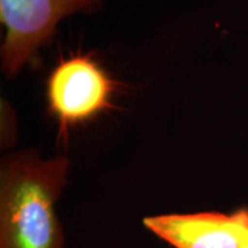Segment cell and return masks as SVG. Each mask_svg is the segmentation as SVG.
I'll return each instance as SVG.
<instances>
[{
    "label": "cell",
    "instance_id": "cell-1",
    "mask_svg": "<svg viewBox=\"0 0 248 248\" xmlns=\"http://www.w3.org/2000/svg\"><path fill=\"white\" fill-rule=\"evenodd\" d=\"M69 160L35 151L7 155L0 169V248H63L55 203L66 185Z\"/></svg>",
    "mask_w": 248,
    "mask_h": 248
},
{
    "label": "cell",
    "instance_id": "cell-2",
    "mask_svg": "<svg viewBox=\"0 0 248 248\" xmlns=\"http://www.w3.org/2000/svg\"><path fill=\"white\" fill-rule=\"evenodd\" d=\"M101 0H0L4 28L1 69L16 76L53 37L63 18L76 13H94Z\"/></svg>",
    "mask_w": 248,
    "mask_h": 248
},
{
    "label": "cell",
    "instance_id": "cell-3",
    "mask_svg": "<svg viewBox=\"0 0 248 248\" xmlns=\"http://www.w3.org/2000/svg\"><path fill=\"white\" fill-rule=\"evenodd\" d=\"M113 83L90 54H72L53 69L47 81L48 108L62 133L109 107Z\"/></svg>",
    "mask_w": 248,
    "mask_h": 248
},
{
    "label": "cell",
    "instance_id": "cell-4",
    "mask_svg": "<svg viewBox=\"0 0 248 248\" xmlns=\"http://www.w3.org/2000/svg\"><path fill=\"white\" fill-rule=\"evenodd\" d=\"M148 231L174 248H241L248 241V210L232 214H163L143 219Z\"/></svg>",
    "mask_w": 248,
    "mask_h": 248
},
{
    "label": "cell",
    "instance_id": "cell-5",
    "mask_svg": "<svg viewBox=\"0 0 248 248\" xmlns=\"http://www.w3.org/2000/svg\"><path fill=\"white\" fill-rule=\"evenodd\" d=\"M241 248H248V241H247V243H246V244H244V246H243V247H241Z\"/></svg>",
    "mask_w": 248,
    "mask_h": 248
}]
</instances>
